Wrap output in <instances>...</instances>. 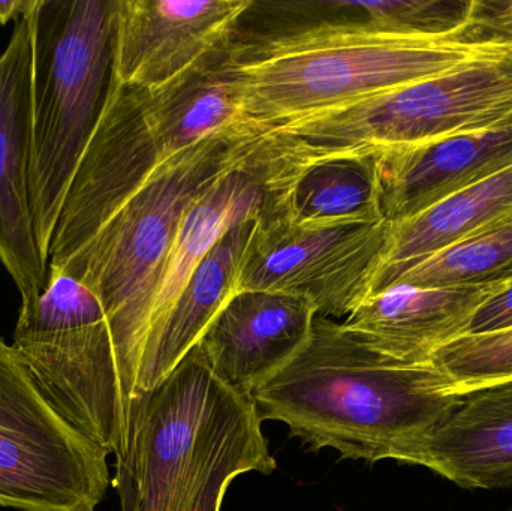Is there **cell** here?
<instances>
[{
	"label": "cell",
	"mask_w": 512,
	"mask_h": 511,
	"mask_svg": "<svg viewBox=\"0 0 512 511\" xmlns=\"http://www.w3.org/2000/svg\"><path fill=\"white\" fill-rule=\"evenodd\" d=\"M30 17L29 195L48 266L66 194L113 83L116 0H39Z\"/></svg>",
	"instance_id": "cell-5"
},
{
	"label": "cell",
	"mask_w": 512,
	"mask_h": 511,
	"mask_svg": "<svg viewBox=\"0 0 512 511\" xmlns=\"http://www.w3.org/2000/svg\"><path fill=\"white\" fill-rule=\"evenodd\" d=\"M390 234L387 219L319 225L261 215L237 290L298 297L321 317L345 321L372 296Z\"/></svg>",
	"instance_id": "cell-9"
},
{
	"label": "cell",
	"mask_w": 512,
	"mask_h": 511,
	"mask_svg": "<svg viewBox=\"0 0 512 511\" xmlns=\"http://www.w3.org/2000/svg\"><path fill=\"white\" fill-rule=\"evenodd\" d=\"M512 111V51L259 132L271 173L292 182L316 165L376 159L498 122Z\"/></svg>",
	"instance_id": "cell-4"
},
{
	"label": "cell",
	"mask_w": 512,
	"mask_h": 511,
	"mask_svg": "<svg viewBox=\"0 0 512 511\" xmlns=\"http://www.w3.org/2000/svg\"><path fill=\"white\" fill-rule=\"evenodd\" d=\"M32 12L14 21L0 54V263L17 285L20 308L38 302L48 266L39 254L29 195Z\"/></svg>",
	"instance_id": "cell-12"
},
{
	"label": "cell",
	"mask_w": 512,
	"mask_h": 511,
	"mask_svg": "<svg viewBox=\"0 0 512 511\" xmlns=\"http://www.w3.org/2000/svg\"><path fill=\"white\" fill-rule=\"evenodd\" d=\"M512 167V111L492 125L375 159L382 216L391 224Z\"/></svg>",
	"instance_id": "cell-14"
},
{
	"label": "cell",
	"mask_w": 512,
	"mask_h": 511,
	"mask_svg": "<svg viewBox=\"0 0 512 511\" xmlns=\"http://www.w3.org/2000/svg\"><path fill=\"white\" fill-rule=\"evenodd\" d=\"M252 0H116L113 78L156 90L227 50Z\"/></svg>",
	"instance_id": "cell-10"
},
{
	"label": "cell",
	"mask_w": 512,
	"mask_h": 511,
	"mask_svg": "<svg viewBox=\"0 0 512 511\" xmlns=\"http://www.w3.org/2000/svg\"><path fill=\"white\" fill-rule=\"evenodd\" d=\"M39 0H8L0 2V24L17 20L21 15L29 14L38 5Z\"/></svg>",
	"instance_id": "cell-26"
},
{
	"label": "cell",
	"mask_w": 512,
	"mask_h": 511,
	"mask_svg": "<svg viewBox=\"0 0 512 511\" xmlns=\"http://www.w3.org/2000/svg\"><path fill=\"white\" fill-rule=\"evenodd\" d=\"M258 219L234 225L195 270L161 332L144 354L138 383L141 399L179 366L216 315L239 293L240 267Z\"/></svg>",
	"instance_id": "cell-18"
},
{
	"label": "cell",
	"mask_w": 512,
	"mask_h": 511,
	"mask_svg": "<svg viewBox=\"0 0 512 511\" xmlns=\"http://www.w3.org/2000/svg\"><path fill=\"white\" fill-rule=\"evenodd\" d=\"M512 221V167L472 183L405 221L391 224L390 242L373 294L412 264Z\"/></svg>",
	"instance_id": "cell-19"
},
{
	"label": "cell",
	"mask_w": 512,
	"mask_h": 511,
	"mask_svg": "<svg viewBox=\"0 0 512 511\" xmlns=\"http://www.w3.org/2000/svg\"><path fill=\"white\" fill-rule=\"evenodd\" d=\"M432 362L450 378L454 395L512 380V329L462 336L436 351Z\"/></svg>",
	"instance_id": "cell-24"
},
{
	"label": "cell",
	"mask_w": 512,
	"mask_h": 511,
	"mask_svg": "<svg viewBox=\"0 0 512 511\" xmlns=\"http://www.w3.org/2000/svg\"><path fill=\"white\" fill-rule=\"evenodd\" d=\"M403 464L465 489L512 485V380L466 393L409 449Z\"/></svg>",
	"instance_id": "cell-16"
},
{
	"label": "cell",
	"mask_w": 512,
	"mask_h": 511,
	"mask_svg": "<svg viewBox=\"0 0 512 511\" xmlns=\"http://www.w3.org/2000/svg\"><path fill=\"white\" fill-rule=\"evenodd\" d=\"M512 45H472L376 29L339 14L233 39L219 68L239 96L240 135L444 74Z\"/></svg>",
	"instance_id": "cell-2"
},
{
	"label": "cell",
	"mask_w": 512,
	"mask_h": 511,
	"mask_svg": "<svg viewBox=\"0 0 512 511\" xmlns=\"http://www.w3.org/2000/svg\"><path fill=\"white\" fill-rule=\"evenodd\" d=\"M107 456L48 404L0 338V507L95 511L111 485Z\"/></svg>",
	"instance_id": "cell-8"
},
{
	"label": "cell",
	"mask_w": 512,
	"mask_h": 511,
	"mask_svg": "<svg viewBox=\"0 0 512 511\" xmlns=\"http://www.w3.org/2000/svg\"><path fill=\"white\" fill-rule=\"evenodd\" d=\"M319 3L333 14L361 18L385 32L420 38L460 39V32L468 26L474 0H336Z\"/></svg>",
	"instance_id": "cell-23"
},
{
	"label": "cell",
	"mask_w": 512,
	"mask_h": 511,
	"mask_svg": "<svg viewBox=\"0 0 512 511\" xmlns=\"http://www.w3.org/2000/svg\"><path fill=\"white\" fill-rule=\"evenodd\" d=\"M221 54L159 89H143L144 117L159 161L221 134L239 116V96L219 68Z\"/></svg>",
	"instance_id": "cell-20"
},
{
	"label": "cell",
	"mask_w": 512,
	"mask_h": 511,
	"mask_svg": "<svg viewBox=\"0 0 512 511\" xmlns=\"http://www.w3.org/2000/svg\"><path fill=\"white\" fill-rule=\"evenodd\" d=\"M510 282L512 221L454 243L412 264L403 270L391 285L490 287Z\"/></svg>",
	"instance_id": "cell-22"
},
{
	"label": "cell",
	"mask_w": 512,
	"mask_h": 511,
	"mask_svg": "<svg viewBox=\"0 0 512 511\" xmlns=\"http://www.w3.org/2000/svg\"><path fill=\"white\" fill-rule=\"evenodd\" d=\"M48 404L125 468L134 434L113 332L101 300L71 276L48 270L38 302L20 308L14 345Z\"/></svg>",
	"instance_id": "cell-7"
},
{
	"label": "cell",
	"mask_w": 512,
	"mask_h": 511,
	"mask_svg": "<svg viewBox=\"0 0 512 511\" xmlns=\"http://www.w3.org/2000/svg\"><path fill=\"white\" fill-rule=\"evenodd\" d=\"M499 287L391 285L340 323L385 356L430 362L436 351L468 335L475 312Z\"/></svg>",
	"instance_id": "cell-15"
},
{
	"label": "cell",
	"mask_w": 512,
	"mask_h": 511,
	"mask_svg": "<svg viewBox=\"0 0 512 511\" xmlns=\"http://www.w3.org/2000/svg\"><path fill=\"white\" fill-rule=\"evenodd\" d=\"M508 329H512V282L501 285L478 308L469 326L468 335H486Z\"/></svg>",
	"instance_id": "cell-25"
},
{
	"label": "cell",
	"mask_w": 512,
	"mask_h": 511,
	"mask_svg": "<svg viewBox=\"0 0 512 511\" xmlns=\"http://www.w3.org/2000/svg\"><path fill=\"white\" fill-rule=\"evenodd\" d=\"M463 395L435 363L385 356L340 321L316 315L301 353L251 398L259 419L285 423L312 450L403 464L409 449Z\"/></svg>",
	"instance_id": "cell-1"
},
{
	"label": "cell",
	"mask_w": 512,
	"mask_h": 511,
	"mask_svg": "<svg viewBox=\"0 0 512 511\" xmlns=\"http://www.w3.org/2000/svg\"><path fill=\"white\" fill-rule=\"evenodd\" d=\"M159 162L144 117V90L111 83L51 240L48 267L71 257Z\"/></svg>",
	"instance_id": "cell-11"
},
{
	"label": "cell",
	"mask_w": 512,
	"mask_h": 511,
	"mask_svg": "<svg viewBox=\"0 0 512 511\" xmlns=\"http://www.w3.org/2000/svg\"><path fill=\"white\" fill-rule=\"evenodd\" d=\"M264 204V189L254 176L242 170L225 174L195 201L153 282L135 326L132 363L137 389L144 354L161 332L201 261L234 225L259 218Z\"/></svg>",
	"instance_id": "cell-17"
},
{
	"label": "cell",
	"mask_w": 512,
	"mask_h": 511,
	"mask_svg": "<svg viewBox=\"0 0 512 511\" xmlns=\"http://www.w3.org/2000/svg\"><path fill=\"white\" fill-rule=\"evenodd\" d=\"M261 215L294 224H369L381 221L375 159L331 161L309 168L277 197L265 201Z\"/></svg>",
	"instance_id": "cell-21"
},
{
	"label": "cell",
	"mask_w": 512,
	"mask_h": 511,
	"mask_svg": "<svg viewBox=\"0 0 512 511\" xmlns=\"http://www.w3.org/2000/svg\"><path fill=\"white\" fill-rule=\"evenodd\" d=\"M261 423L251 396L195 345L140 401L128 462L113 479L122 511H221L236 477L276 470Z\"/></svg>",
	"instance_id": "cell-3"
},
{
	"label": "cell",
	"mask_w": 512,
	"mask_h": 511,
	"mask_svg": "<svg viewBox=\"0 0 512 511\" xmlns=\"http://www.w3.org/2000/svg\"><path fill=\"white\" fill-rule=\"evenodd\" d=\"M316 309L306 300L240 291L201 336L204 356L234 389L251 396L301 353Z\"/></svg>",
	"instance_id": "cell-13"
},
{
	"label": "cell",
	"mask_w": 512,
	"mask_h": 511,
	"mask_svg": "<svg viewBox=\"0 0 512 511\" xmlns=\"http://www.w3.org/2000/svg\"><path fill=\"white\" fill-rule=\"evenodd\" d=\"M233 170V143L224 134L159 161L71 257L48 267L81 282L101 300L134 416L140 396L132 342L141 309L189 210Z\"/></svg>",
	"instance_id": "cell-6"
}]
</instances>
